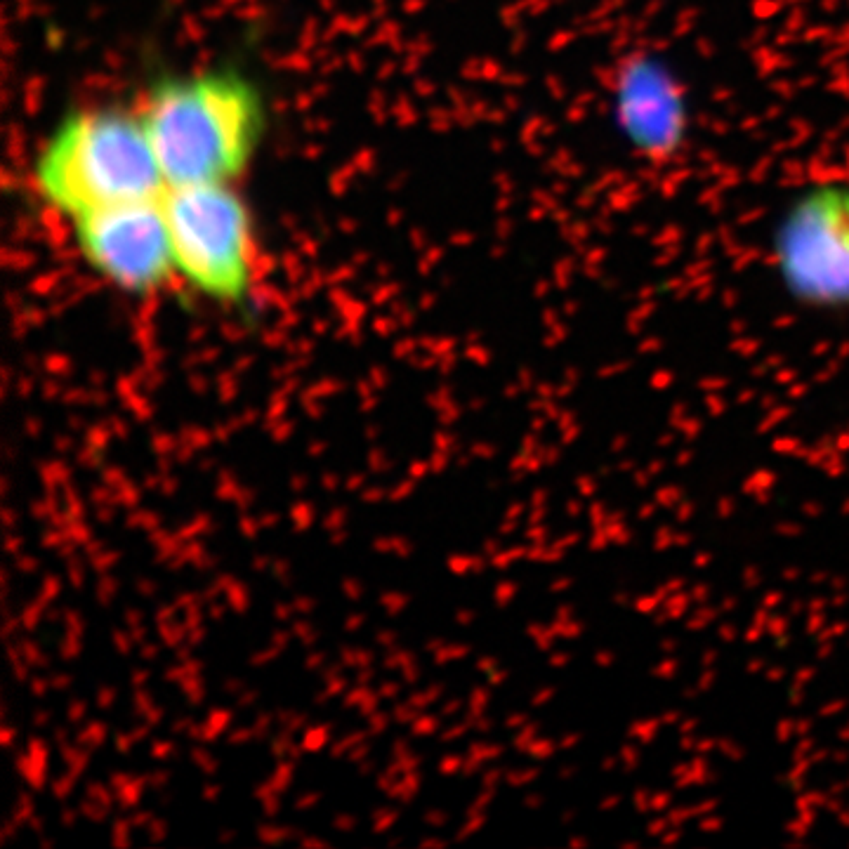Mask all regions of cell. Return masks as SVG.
Masks as SVG:
<instances>
[{
    "label": "cell",
    "mask_w": 849,
    "mask_h": 849,
    "mask_svg": "<svg viewBox=\"0 0 849 849\" xmlns=\"http://www.w3.org/2000/svg\"><path fill=\"white\" fill-rule=\"evenodd\" d=\"M137 114L168 189L234 184L250 165L264 132L260 90L229 69L153 83Z\"/></svg>",
    "instance_id": "cell-1"
},
{
    "label": "cell",
    "mask_w": 849,
    "mask_h": 849,
    "mask_svg": "<svg viewBox=\"0 0 849 849\" xmlns=\"http://www.w3.org/2000/svg\"><path fill=\"white\" fill-rule=\"evenodd\" d=\"M33 186L47 208L71 222L168 189L140 114L120 107L66 114L41 144Z\"/></svg>",
    "instance_id": "cell-2"
},
{
    "label": "cell",
    "mask_w": 849,
    "mask_h": 849,
    "mask_svg": "<svg viewBox=\"0 0 849 849\" xmlns=\"http://www.w3.org/2000/svg\"><path fill=\"white\" fill-rule=\"evenodd\" d=\"M163 206L178 281L215 305H244L255 288L257 241L234 184L170 186Z\"/></svg>",
    "instance_id": "cell-3"
},
{
    "label": "cell",
    "mask_w": 849,
    "mask_h": 849,
    "mask_svg": "<svg viewBox=\"0 0 849 849\" xmlns=\"http://www.w3.org/2000/svg\"><path fill=\"white\" fill-rule=\"evenodd\" d=\"M74 234L87 267L123 293L153 295L178 281L163 196L80 215Z\"/></svg>",
    "instance_id": "cell-4"
},
{
    "label": "cell",
    "mask_w": 849,
    "mask_h": 849,
    "mask_svg": "<svg viewBox=\"0 0 849 849\" xmlns=\"http://www.w3.org/2000/svg\"><path fill=\"white\" fill-rule=\"evenodd\" d=\"M779 257L797 300L849 307V191H814L797 203L781 229Z\"/></svg>",
    "instance_id": "cell-5"
},
{
    "label": "cell",
    "mask_w": 849,
    "mask_h": 849,
    "mask_svg": "<svg viewBox=\"0 0 849 849\" xmlns=\"http://www.w3.org/2000/svg\"><path fill=\"white\" fill-rule=\"evenodd\" d=\"M619 114L627 135L642 151L660 153L680 140L682 99L670 76L660 74L652 64H635L621 74Z\"/></svg>",
    "instance_id": "cell-6"
}]
</instances>
